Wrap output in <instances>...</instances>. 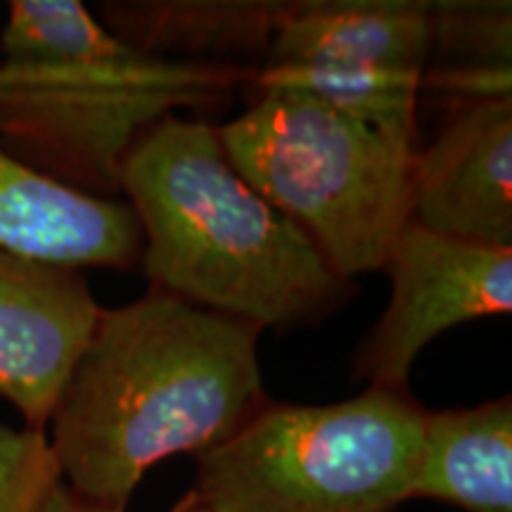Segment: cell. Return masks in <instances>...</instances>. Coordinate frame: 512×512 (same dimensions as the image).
<instances>
[{"instance_id":"1","label":"cell","mask_w":512,"mask_h":512,"mask_svg":"<svg viewBox=\"0 0 512 512\" xmlns=\"http://www.w3.org/2000/svg\"><path fill=\"white\" fill-rule=\"evenodd\" d=\"M254 325L150 287L102 309L46 427L57 475L126 510L145 472L240 432L268 396Z\"/></svg>"},{"instance_id":"2","label":"cell","mask_w":512,"mask_h":512,"mask_svg":"<svg viewBox=\"0 0 512 512\" xmlns=\"http://www.w3.org/2000/svg\"><path fill=\"white\" fill-rule=\"evenodd\" d=\"M119 195L143 235L140 271L171 297L278 332L354 297L309 235L228 164L209 121L169 114L140 133Z\"/></svg>"},{"instance_id":"3","label":"cell","mask_w":512,"mask_h":512,"mask_svg":"<svg viewBox=\"0 0 512 512\" xmlns=\"http://www.w3.org/2000/svg\"><path fill=\"white\" fill-rule=\"evenodd\" d=\"M254 72L164 60L112 34L79 0H12L0 29V145L69 188L119 195L140 133L216 107Z\"/></svg>"},{"instance_id":"4","label":"cell","mask_w":512,"mask_h":512,"mask_svg":"<svg viewBox=\"0 0 512 512\" xmlns=\"http://www.w3.org/2000/svg\"><path fill=\"white\" fill-rule=\"evenodd\" d=\"M228 164L351 280L382 271L411 223L418 133L287 88L216 128Z\"/></svg>"},{"instance_id":"5","label":"cell","mask_w":512,"mask_h":512,"mask_svg":"<svg viewBox=\"0 0 512 512\" xmlns=\"http://www.w3.org/2000/svg\"><path fill=\"white\" fill-rule=\"evenodd\" d=\"M422 422L408 389L368 387L325 406L268 401L195 456L192 491L211 512H396L411 501Z\"/></svg>"},{"instance_id":"6","label":"cell","mask_w":512,"mask_h":512,"mask_svg":"<svg viewBox=\"0 0 512 512\" xmlns=\"http://www.w3.org/2000/svg\"><path fill=\"white\" fill-rule=\"evenodd\" d=\"M434 3H292L252 88H287L358 117L418 133V102L432 55Z\"/></svg>"},{"instance_id":"7","label":"cell","mask_w":512,"mask_h":512,"mask_svg":"<svg viewBox=\"0 0 512 512\" xmlns=\"http://www.w3.org/2000/svg\"><path fill=\"white\" fill-rule=\"evenodd\" d=\"M389 304L356 347L351 380L408 389L427 344L470 320L512 311V249L477 245L408 223L387 264Z\"/></svg>"},{"instance_id":"8","label":"cell","mask_w":512,"mask_h":512,"mask_svg":"<svg viewBox=\"0 0 512 512\" xmlns=\"http://www.w3.org/2000/svg\"><path fill=\"white\" fill-rule=\"evenodd\" d=\"M102 306L83 271L0 252V399L43 432Z\"/></svg>"},{"instance_id":"9","label":"cell","mask_w":512,"mask_h":512,"mask_svg":"<svg viewBox=\"0 0 512 512\" xmlns=\"http://www.w3.org/2000/svg\"><path fill=\"white\" fill-rule=\"evenodd\" d=\"M411 221L444 238L512 249V100L451 110L415 155Z\"/></svg>"},{"instance_id":"10","label":"cell","mask_w":512,"mask_h":512,"mask_svg":"<svg viewBox=\"0 0 512 512\" xmlns=\"http://www.w3.org/2000/svg\"><path fill=\"white\" fill-rule=\"evenodd\" d=\"M143 235L121 197L69 188L0 145V252L48 264L131 271Z\"/></svg>"},{"instance_id":"11","label":"cell","mask_w":512,"mask_h":512,"mask_svg":"<svg viewBox=\"0 0 512 512\" xmlns=\"http://www.w3.org/2000/svg\"><path fill=\"white\" fill-rule=\"evenodd\" d=\"M290 5L256 0L105 3L100 22L131 46L164 60L230 64L256 72Z\"/></svg>"},{"instance_id":"12","label":"cell","mask_w":512,"mask_h":512,"mask_svg":"<svg viewBox=\"0 0 512 512\" xmlns=\"http://www.w3.org/2000/svg\"><path fill=\"white\" fill-rule=\"evenodd\" d=\"M512 512V399L425 411L411 501Z\"/></svg>"},{"instance_id":"13","label":"cell","mask_w":512,"mask_h":512,"mask_svg":"<svg viewBox=\"0 0 512 512\" xmlns=\"http://www.w3.org/2000/svg\"><path fill=\"white\" fill-rule=\"evenodd\" d=\"M510 17V3H434L432 55L422 93L446 100L451 110L512 100Z\"/></svg>"},{"instance_id":"14","label":"cell","mask_w":512,"mask_h":512,"mask_svg":"<svg viewBox=\"0 0 512 512\" xmlns=\"http://www.w3.org/2000/svg\"><path fill=\"white\" fill-rule=\"evenodd\" d=\"M57 477L46 434L0 422V512H31Z\"/></svg>"},{"instance_id":"15","label":"cell","mask_w":512,"mask_h":512,"mask_svg":"<svg viewBox=\"0 0 512 512\" xmlns=\"http://www.w3.org/2000/svg\"><path fill=\"white\" fill-rule=\"evenodd\" d=\"M31 512H126L121 508H107V505H98L86 501L79 494H74L60 477L55 482L48 484V489L43 491L41 498L34 503Z\"/></svg>"},{"instance_id":"16","label":"cell","mask_w":512,"mask_h":512,"mask_svg":"<svg viewBox=\"0 0 512 512\" xmlns=\"http://www.w3.org/2000/svg\"><path fill=\"white\" fill-rule=\"evenodd\" d=\"M171 512H211V510L200 501V496H197L195 491H188V494H185L181 501L171 508Z\"/></svg>"}]
</instances>
